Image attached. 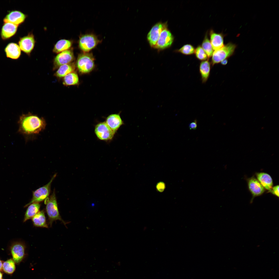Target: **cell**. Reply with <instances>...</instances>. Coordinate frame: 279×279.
<instances>
[{
	"label": "cell",
	"mask_w": 279,
	"mask_h": 279,
	"mask_svg": "<svg viewBox=\"0 0 279 279\" xmlns=\"http://www.w3.org/2000/svg\"><path fill=\"white\" fill-rule=\"evenodd\" d=\"M221 64L223 65H226L228 63V60L227 59H224L220 62Z\"/></svg>",
	"instance_id": "32"
},
{
	"label": "cell",
	"mask_w": 279,
	"mask_h": 279,
	"mask_svg": "<svg viewBox=\"0 0 279 279\" xmlns=\"http://www.w3.org/2000/svg\"><path fill=\"white\" fill-rule=\"evenodd\" d=\"M35 43L34 36L31 33L20 38L19 41V46L21 50L28 55L30 54L33 50Z\"/></svg>",
	"instance_id": "11"
},
{
	"label": "cell",
	"mask_w": 279,
	"mask_h": 279,
	"mask_svg": "<svg viewBox=\"0 0 279 279\" xmlns=\"http://www.w3.org/2000/svg\"><path fill=\"white\" fill-rule=\"evenodd\" d=\"M3 264L2 261L0 260V270H1L2 268Z\"/></svg>",
	"instance_id": "33"
},
{
	"label": "cell",
	"mask_w": 279,
	"mask_h": 279,
	"mask_svg": "<svg viewBox=\"0 0 279 279\" xmlns=\"http://www.w3.org/2000/svg\"><path fill=\"white\" fill-rule=\"evenodd\" d=\"M210 41L213 50L215 51L223 47V35L221 33H217L211 30L210 32Z\"/></svg>",
	"instance_id": "18"
},
{
	"label": "cell",
	"mask_w": 279,
	"mask_h": 279,
	"mask_svg": "<svg viewBox=\"0 0 279 279\" xmlns=\"http://www.w3.org/2000/svg\"><path fill=\"white\" fill-rule=\"evenodd\" d=\"M167 27V23L159 22L152 27L147 36L148 40L151 47L155 48L161 32Z\"/></svg>",
	"instance_id": "8"
},
{
	"label": "cell",
	"mask_w": 279,
	"mask_h": 279,
	"mask_svg": "<svg viewBox=\"0 0 279 279\" xmlns=\"http://www.w3.org/2000/svg\"><path fill=\"white\" fill-rule=\"evenodd\" d=\"M18 26L10 22H4L1 32L2 39H7L14 35L17 31Z\"/></svg>",
	"instance_id": "16"
},
{
	"label": "cell",
	"mask_w": 279,
	"mask_h": 279,
	"mask_svg": "<svg viewBox=\"0 0 279 279\" xmlns=\"http://www.w3.org/2000/svg\"><path fill=\"white\" fill-rule=\"evenodd\" d=\"M101 42L95 35L86 34L80 36L78 41V46L84 52H88L95 48Z\"/></svg>",
	"instance_id": "5"
},
{
	"label": "cell",
	"mask_w": 279,
	"mask_h": 279,
	"mask_svg": "<svg viewBox=\"0 0 279 279\" xmlns=\"http://www.w3.org/2000/svg\"><path fill=\"white\" fill-rule=\"evenodd\" d=\"M207 34L205 35L202 44V47L206 54L208 58L212 57L213 50Z\"/></svg>",
	"instance_id": "26"
},
{
	"label": "cell",
	"mask_w": 279,
	"mask_h": 279,
	"mask_svg": "<svg viewBox=\"0 0 279 279\" xmlns=\"http://www.w3.org/2000/svg\"><path fill=\"white\" fill-rule=\"evenodd\" d=\"M195 49L190 44L184 45L177 52L185 55H190L195 53Z\"/></svg>",
	"instance_id": "28"
},
{
	"label": "cell",
	"mask_w": 279,
	"mask_h": 279,
	"mask_svg": "<svg viewBox=\"0 0 279 279\" xmlns=\"http://www.w3.org/2000/svg\"><path fill=\"white\" fill-rule=\"evenodd\" d=\"M211 63L208 60L202 61L199 66V71L203 83H205L210 76Z\"/></svg>",
	"instance_id": "20"
},
{
	"label": "cell",
	"mask_w": 279,
	"mask_h": 279,
	"mask_svg": "<svg viewBox=\"0 0 279 279\" xmlns=\"http://www.w3.org/2000/svg\"><path fill=\"white\" fill-rule=\"evenodd\" d=\"M194 53L196 58L199 60L203 61L207 60L208 58L206 53L200 46H198L195 49Z\"/></svg>",
	"instance_id": "29"
},
{
	"label": "cell",
	"mask_w": 279,
	"mask_h": 279,
	"mask_svg": "<svg viewBox=\"0 0 279 279\" xmlns=\"http://www.w3.org/2000/svg\"><path fill=\"white\" fill-rule=\"evenodd\" d=\"M73 51L71 50H68L58 54L54 59V64L55 67L70 63L74 59Z\"/></svg>",
	"instance_id": "12"
},
{
	"label": "cell",
	"mask_w": 279,
	"mask_h": 279,
	"mask_svg": "<svg viewBox=\"0 0 279 279\" xmlns=\"http://www.w3.org/2000/svg\"><path fill=\"white\" fill-rule=\"evenodd\" d=\"M94 58L92 54L88 52H83L79 55L76 65L79 71L85 73L91 71L94 66Z\"/></svg>",
	"instance_id": "4"
},
{
	"label": "cell",
	"mask_w": 279,
	"mask_h": 279,
	"mask_svg": "<svg viewBox=\"0 0 279 279\" xmlns=\"http://www.w3.org/2000/svg\"><path fill=\"white\" fill-rule=\"evenodd\" d=\"M44 203L50 226H52L53 221L57 220L60 221L66 226V222L62 219L59 214L54 190L52 195L45 200Z\"/></svg>",
	"instance_id": "2"
},
{
	"label": "cell",
	"mask_w": 279,
	"mask_h": 279,
	"mask_svg": "<svg viewBox=\"0 0 279 279\" xmlns=\"http://www.w3.org/2000/svg\"><path fill=\"white\" fill-rule=\"evenodd\" d=\"M75 68V66L73 64L69 63L63 65L59 67L55 75L59 78L64 77L68 74L73 72Z\"/></svg>",
	"instance_id": "24"
},
{
	"label": "cell",
	"mask_w": 279,
	"mask_h": 279,
	"mask_svg": "<svg viewBox=\"0 0 279 279\" xmlns=\"http://www.w3.org/2000/svg\"><path fill=\"white\" fill-rule=\"evenodd\" d=\"M269 192H270L273 195L278 197L279 195L278 185H276L273 187L271 190Z\"/></svg>",
	"instance_id": "30"
},
{
	"label": "cell",
	"mask_w": 279,
	"mask_h": 279,
	"mask_svg": "<svg viewBox=\"0 0 279 279\" xmlns=\"http://www.w3.org/2000/svg\"><path fill=\"white\" fill-rule=\"evenodd\" d=\"M34 225L35 227L48 228L44 211H39L32 218Z\"/></svg>",
	"instance_id": "21"
},
{
	"label": "cell",
	"mask_w": 279,
	"mask_h": 279,
	"mask_svg": "<svg viewBox=\"0 0 279 279\" xmlns=\"http://www.w3.org/2000/svg\"><path fill=\"white\" fill-rule=\"evenodd\" d=\"M257 179L265 189L269 191L273 187L272 179L268 174L265 172L257 173L256 174Z\"/></svg>",
	"instance_id": "19"
},
{
	"label": "cell",
	"mask_w": 279,
	"mask_h": 279,
	"mask_svg": "<svg viewBox=\"0 0 279 279\" xmlns=\"http://www.w3.org/2000/svg\"><path fill=\"white\" fill-rule=\"evenodd\" d=\"M56 176V174H55L48 183L34 191L31 201L25 206V207L28 206L31 204L39 203L45 200L49 196L51 183Z\"/></svg>",
	"instance_id": "6"
},
{
	"label": "cell",
	"mask_w": 279,
	"mask_h": 279,
	"mask_svg": "<svg viewBox=\"0 0 279 279\" xmlns=\"http://www.w3.org/2000/svg\"><path fill=\"white\" fill-rule=\"evenodd\" d=\"M2 268L5 273L11 274L15 269V262L12 259H10L4 262L3 264Z\"/></svg>",
	"instance_id": "27"
},
{
	"label": "cell",
	"mask_w": 279,
	"mask_h": 279,
	"mask_svg": "<svg viewBox=\"0 0 279 279\" xmlns=\"http://www.w3.org/2000/svg\"><path fill=\"white\" fill-rule=\"evenodd\" d=\"M95 132L98 138L103 141L111 140L115 133L105 122H100L96 126Z\"/></svg>",
	"instance_id": "7"
},
{
	"label": "cell",
	"mask_w": 279,
	"mask_h": 279,
	"mask_svg": "<svg viewBox=\"0 0 279 279\" xmlns=\"http://www.w3.org/2000/svg\"><path fill=\"white\" fill-rule=\"evenodd\" d=\"M247 183L249 189L254 197L262 195L265 191L264 188L254 177L249 178Z\"/></svg>",
	"instance_id": "14"
},
{
	"label": "cell",
	"mask_w": 279,
	"mask_h": 279,
	"mask_svg": "<svg viewBox=\"0 0 279 279\" xmlns=\"http://www.w3.org/2000/svg\"><path fill=\"white\" fill-rule=\"evenodd\" d=\"M72 42L70 40L61 39L58 41L55 45L53 51L59 53L63 51L69 50L71 47Z\"/></svg>",
	"instance_id": "22"
},
{
	"label": "cell",
	"mask_w": 279,
	"mask_h": 279,
	"mask_svg": "<svg viewBox=\"0 0 279 279\" xmlns=\"http://www.w3.org/2000/svg\"><path fill=\"white\" fill-rule=\"evenodd\" d=\"M174 37L167 27L161 32L154 48L162 50L170 47L172 44Z\"/></svg>",
	"instance_id": "9"
},
{
	"label": "cell",
	"mask_w": 279,
	"mask_h": 279,
	"mask_svg": "<svg viewBox=\"0 0 279 279\" xmlns=\"http://www.w3.org/2000/svg\"><path fill=\"white\" fill-rule=\"evenodd\" d=\"M197 121L196 119L194 120L193 122L190 123L189 125V128L190 129L196 130L197 127Z\"/></svg>",
	"instance_id": "31"
},
{
	"label": "cell",
	"mask_w": 279,
	"mask_h": 279,
	"mask_svg": "<svg viewBox=\"0 0 279 279\" xmlns=\"http://www.w3.org/2000/svg\"><path fill=\"white\" fill-rule=\"evenodd\" d=\"M79 80L77 74L72 72L64 77L63 83V84L66 86L75 85L78 83Z\"/></svg>",
	"instance_id": "25"
},
{
	"label": "cell",
	"mask_w": 279,
	"mask_h": 279,
	"mask_svg": "<svg viewBox=\"0 0 279 279\" xmlns=\"http://www.w3.org/2000/svg\"><path fill=\"white\" fill-rule=\"evenodd\" d=\"M2 273L0 272V279H2Z\"/></svg>",
	"instance_id": "34"
},
{
	"label": "cell",
	"mask_w": 279,
	"mask_h": 279,
	"mask_svg": "<svg viewBox=\"0 0 279 279\" xmlns=\"http://www.w3.org/2000/svg\"><path fill=\"white\" fill-rule=\"evenodd\" d=\"M6 57L14 60L18 59L21 55V50L17 44L13 43L9 44L4 49Z\"/></svg>",
	"instance_id": "17"
},
{
	"label": "cell",
	"mask_w": 279,
	"mask_h": 279,
	"mask_svg": "<svg viewBox=\"0 0 279 279\" xmlns=\"http://www.w3.org/2000/svg\"><path fill=\"white\" fill-rule=\"evenodd\" d=\"M106 123L110 128L115 133L123 122L119 114H113L107 118Z\"/></svg>",
	"instance_id": "15"
},
{
	"label": "cell",
	"mask_w": 279,
	"mask_h": 279,
	"mask_svg": "<svg viewBox=\"0 0 279 279\" xmlns=\"http://www.w3.org/2000/svg\"><path fill=\"white\" fill-rule=\"evenodd\" d=\"M18 132L24 136L26 140L33 139L44 130L47 123L45 119L30 112L22 114L18 121Z\"/></svg>",
	"instance_id": "1"
},
{
	"label": "cell",
	"mask_w": 279,
	"mask_h": 279,
	"mask_svg": "<svg viewBox=\"0 0 279 279\" xmlns=\"http://www.w3.org/2000/svg\"><path fill=\"white\" fill-rule=\"evenodd\" d=\"M236 47L235 44L229 43L213 52L212 56L211 64L212 66L227 59L233 53Z\"/></svg>",
	"instance_id": "3"
},
{
	"label": "cell",
	"mask_w": 279,
	"mask_h": 279,
	"mask_svg": "<svg viewBox=\"0 0 279 279\" xmlns=\"http://www.w3.org/2000/svg\"><path fill=\"white\" fill-rule=\"evenodd\" d=\"M26 16L21 12L15 10L9 12L3 19L4 22H9L18 26L25 21Z\"/></svg>",
	"instance_id": "13"
},
{
	"label": "cell",
	"mask_w": 279,
	"mask_h": 279,
	"mask_svg": "<svg viewBox=\"0 0 279 279\" xmlns=\"http://www.w3.org/2000/svg\"><path fill=\"white\" fill-rule=\"evenodd\" d=\"M28 206L25 214L23 220L24 222L32 219L39 211L40 205L39 203H33Z\"/></svg>",
	"instance_id": "23"
},
{
	"label": "cell",
	"mask_w": 279,
	"mask_h": 279,
	"mask_svg": "<svg viewBox=\"0 0 279 279\" xmlns=\"http://www.w3.org/2000/svg\"><path fill=\"white\" fill-rule=\"evenodd\" d=\"M10 251L13 259L15 262H20L25 255V246L24 244L20 242L13 243L10 246Z\"/></svg>",
	"instance_id": "10"
}]
</instances>
